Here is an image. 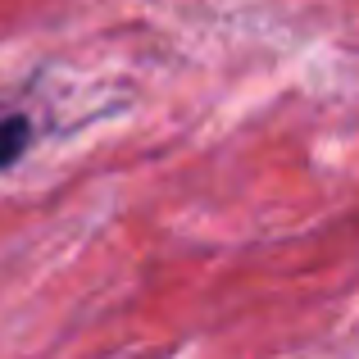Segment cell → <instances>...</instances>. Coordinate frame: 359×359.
<instances>
[{
	"label": "cell",
	"mask_w": 359,
	"mask_h": 359,
	"mask_svg": "<svg viewBox=\"0 0 359 359\" xmlns=\"http://www.w3.org/2000/svg\"><path fill=\"white\" fill-rule=\"evenodd\" d=\"M27 150V123L23 118H0V168L14 164Z\"/></svg>",
	"instance_id": "6da1fadb"
}]
</instances>
